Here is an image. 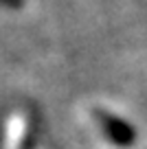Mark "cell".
Here are the masks:
<instances>
[{
  "instance_id": "obj_1",
  "label": "cell",
  "mask_w": 147,
  "mask_h": 149,
  "mask_svg": "<svg viewBox=\"0 0 147 149\" xmlns=\"http://www.w3.org/2000/svg\"><path fill=\"white\" fill-rule=\"evenodd\" d=\"M94 116L99 121V127H101L103 136L114 147H121V149L134 147V143H136V130H134V125H130L125 118L116 116V114H110L106 110H97Z\"/></svg>"
},
{
  "instance_id": "obj_2",
  "label": "cell",
  "mask_w": 147,
  "mask_h": 149,
  "mask_svg": "<svg viewBox=\"0 0 147 149\" xmlns=\"http://www.w3.org/2000/svg\"><path fill=\"white\" fill-rule=\"evenodd\" d=\"M0 7H5V9H22L24 0H0Z\"/></svg>"
}]
</instances>
